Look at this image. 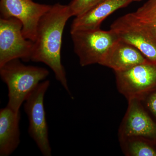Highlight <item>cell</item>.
<instances>
[{
  "mask_svg": "<svg viewBox=\"0 0 156 156\" xmlns=\"http://www.w3.org/2000/svg\"><path fill=\"white\" fill-rule=\"evenodd\" d=\"M71 17L68 5L56 3L52 5L39 21L31 57V61L43 62L50 67L70 95L71 93L62 63L61 50L65 26Z\"/></svg>",
  "mask_w": 156,
  "mask_h": 156,
  "instance_id": "cell-1",
  "label": "cell"
},
{
  "mask_svg": "<svg viewBox=\"0 0 156 156\" xmlns=\"http://www.w3.org/2000/svg\"><path fill=\"white\" fill-rule=\"evenodd\" d=\"M49 75L46 68L25 65L19 59L11 60L0 67L1 79L8 87L7 106L15 111H20L29 95Z\"/></svg>",
  "mask_w": 156,
  "mask_h": 156,
  "instance_id": "cell-2",
  "label": "cell"
},
{
  "mask_svg": "<svg viewBox=\"0 0 156 156\" xmlns=\"http://www.w3.org/2000/svg\"><path fill=\"white\" fill-rule=\"evenodd\" d=\"M50 86V81H42L23 103L28 119L29 134L44 156L52 155L44 102L45 94Z\"/></svg>",
  "mask_w": 156,
  "mask_h": 156,
  "instance_id": "cell-3",
  "label": "cell"
},
{
  "mask_svg": "<svg viewBox=\"0 0 156 156\" xmlns=\"http://www.w3.org/2000/svg\"><path fill=\"white\" fill-rule=\"evenodd\" d=\"M75 53L82 66L101 65L110 48L119 40L112 30L100 29L70 33Z\"/></svg>",
  "mask_w": 156,
  "mask_h": 156,
  "instance_id": "cell-4",
  "label": "cell"
},
{
  "mask_svg": "<svg viewBox=\"0 0 156 156\" xmlns=\"http://www.w3.org/2000/svg\"><path fill=\"white\" fill-rule=\"evenodd\" d=\"M22 23L14 17L0 19V67L15 59L30 61L34 42L26 38Z\"/></svg>",
  "mask_w": 156,
  "mask_h": 156,
  "instance_id": "cell-5",
  "label": "cell"
},
{
  "mask_svg": "<svg viewBox=\"0 0 156 156\" xmlns=\"http://www.w3.org/2000/svg\"><path fill=\"white\" fill-rule=\"evenodd\" d=\"M115 74L118 90L128 100L142 99L156 90L155 62L148 61Z\"/></svg>",
  "mask_w": 156,
  "mask_h": 156,
  "instance_id": "cell-6",
  "label": "cell"
},
{
  "mask_svg": "<svg viewBox=\"0 0 156 156\" xmlns=\"http://www.w3.org/2000/svg\"><path fill=\"white\" fill-rule=\"evenodd\" d=\"M51 7L33 0H0L1 17L19 20L22 23L24 37L34 42L39 21Z\"/></svg>",
  "mask_w": 156,
  "mask_h": 156,
  "instance_id": "cell-7",
  "label": "cell"
},
{
  "mask_svg": "<svg viewBox=\"0 0 156 156\" xmlns=\"http://www.w3.org/2000/svg\"><path fill=\"white\" fill-rule=\"evenodd\" d=\"M128 107L119 130V139L140 136L156 141V123L140 99L128 100Z\"/></svg>",
  "mask_w": 156,
  "mask_h": 156,
  "instance_id": "cell-8",
  "label": "cell"
},
{
  "mask_svg": "<svg viewBox=\"0 0 156 156\" xmlns=\"http://www.w3.org/2000/svg\"><path fill=\"white\" fill-rule=\"evenodd\" d=\"M119 39L137 49L148 61L156 63V43L134 22L129 14L117 19L110 27Z\"/></svg>",
  "mask_w": 156,
  "mask_h": 156,
  "instance_id": "cell-9",
  "label": "cell"
},
{
  "mask_svg": "<svg viewBox=\"0 0 156 156\" xmlns=\"http://www.w3.org/2000/svg\"><path fill=\"white\" fill-rule=\"evenodd\" d=\"M132 2V0H103L86 13L76 17L71 26L70 33L100 29L101 23L107 17Z\"/></svg>",
  "mask_w": 156,
  "mask_h": 156,
  "instance_id": "cell-10",
  "label": "cell"
},
{
  "mask_svg": "<svg viewBox=\"0 0 156 156\" xmlns=\"http://www.w3.org/2000/svg\"><path fill=\"white\" fill-rule=\"evenodd\" d=\"M148 61L132 45L118 40L110 48L101 65L116 72L123 71Z\"/></svg>",
  "mask_w": 156,
  "mask_h": 156,
  "instance_id": "cell-11",
  "label": "cell"
},
{
  "mask_svg": "<svg viewBox=\"0 0 156 156\" xmlns=\"http://www.w3.org/2000/svg\"><path fill=\"white\" fill-rule=\"evenodd\" d=\"M20 111L7 106L0 110V156H9L20 144Z\"/></svg>",
  "mask_w": 156,
  "mask_h": 156,
  "instance_id": "cell-12",
  "label": "cell"
},
{
  "mask_svg": "<svg viewBox=\"0 0 156 156\" xmlns=\"http://www.w3.org/2000/svg\"><path fill=\"white\" fill-rule=\"evenodd\" d=\"M129 14L156 43V0H148L136 11Z\"/></svg>",
  "mask_w": 156,
  "mask_h": 156,
  "instance_id": "cell-13",
  "label": "cell"
},
{
  "mask_svg": "<svg viewBox=\"0 0 156 156\" xmlns=\"http://www.w3.org/2000/svg\"><path fill=\"white\" fill-rule=\"evenodd\" d=\"M119 140L125 155L156 156V141L154 140L140 136H131Z\"/></svg>",
  "mask_w": 156,
  "mask_h": 156,
  "instance_id": "cell-14",
  "label": "cell"
},
{
  "mask_svg": "<svg viewBox=\"0 0 156 156\" xmlns=\"http://www.w3.org/2000/svg\"><path fill=\"white\" fill-rule=\"evenodd\" d=\"M103 0H73L69 4L72 16H80Z\"/></svg>",
  "mask_w": 156,
  "mask_h": 156,
  "instance_id": "cell-15",
  "label": "cell"
},
{
  "mask_svg": "<svg viewBox=\"0 0 156 156\" xmlns=\"http://www.w3.org/2000/svg\"><path fill=\"white\" fill-rule=\"evenodd\" d=\"M143 105L156 119V90L140 99Z\"/></svg>",
  "mask_w": 156,
  "mask_h": 156,
  "instance_id": "cell-16",
  "label": "cell"
},
{
  "mask_svg": "<svg viewBox=\"0 0 156 156\" xmlns=\"http://www.w3.org/2000/svg\"><path fill=\"white\" fill-rule=\"evenodd\" d=\"M142 1V0H132V2H139V1Z\"/></svg>",
  "mask_w": 156,
  "mask_h": 156,
  "instance_id": "cell-17",
  "label": "cell"
}]
</instances>
